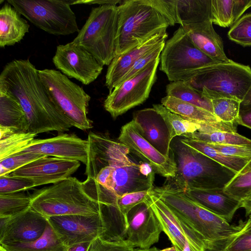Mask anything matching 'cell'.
Instances as JSON below:
<instances>
[{"label":"cell","instance_id":"cell-60","mask_svg":"<svg viewBox=\"0 0 251 251\" xmlns=\"http://www.w3.org/2000/svg\"><path fill=\"white\" fill-rule=\"evenodd\" d=\"M249 218H251V217H249Z\"/></svg>","mask_w":251,"mask_h":251},{"label":"cell","instance_id":"cell-47","mask_svg":"<svg viewBox=\"0 0 251 251\" xmlns=\"http://www.w3.org/2000/svg\"><path fill=\"white\" fill-rule=\"evenodd\" d=\"M207 143L225 154L234 157L251 158V145H228Z\"/></svg>","mask_w":251,"mask_h":251},{"label":"cell","instance_id":"cell-53","mask_svg":"<svg viewBox=\"0 0 251 251\" xmlns=\"http://www.w3.org/2000/svg\"><path fill=\"white\" fill-rule=\"evenodd\" d=\"M92 242L77 243L67 247L66 251H88Z\"/></svg>","mask_w":251,"mask_h":251},{"label":"cell","instance_id":"cell-38","mask_svg":"<svg viewBox=\"0 0 251 251\" xmlns=\"http://www.w3.org/2000/svg\"><path fill=\"white\" fill-rule=\"evenodd\" d=\"M210 21L223 27L235 23L234 0H211Z\"/></svg>","mask_w":251,"mask_h":251},{"label":"cell","instance_id":"cell-54","mask_svg":"<svg viewBox=\"0 0 251 251\" xmlns=\"http://www.w3.org/2000/svg\"><path fill=\"white\" fill-rule=\"evenodd\" d=\"M245 210L246 216L251 217V197L241 202V206Z\"/></svg>","mask_w":251,"mask_h":251},{"label":"cell","instance_id":"cell-28","mask_svg":"<svg viewBox=\"0 0 251 251\" xmlns=\"http://www.w3.org/2000/svg\"><path fill=\"white\" fill-rule=\"evenodd\" d=\"M211 0H175L177 24L181 26L210 21Z\"/></svg>","mask_w":251,"mask_h":251},{"label":"cell","instance_id":"cell-36","mask_svg":"<svg viewBox=\"0 0 251 251\" xmlns=\"http://www.w3.org/2000/svg\"><path fill=\"white\" fill-rule=\"evenodd\" d=\"M31 198L23 192L0 194V218H8L31 207Z\"/></svg>","mask_w":251,"mask_h":251},{"label":"cell","instance_id":"cell-32","mask_svg":"<svg viewBox=\"0 0 251 251\" xmlns=\"http://www.w3.org/2000/svg\"><path fill=\"white\" fill-rule=\"evenodd\" d=\"M166 92L167 96L200 107L214 114L211 100L194 89L187 81L171 82L166 85Z\"/></svg>","mask_w":251,"mask_h":251},{"label":"cell","instance_id":"cell-7","mask_svg":"<svg viewBox=\"0 0 251 251\" xmlns=\"http://www.w3.org/2000/svg\"><path fill=\"white\" fill-rule=\"evenodd\" d=\"M118 23L117 5L95 7L73 42L81 46L103 66L109 65L115 57Z\"/></svg>","mask_w":251,"mask_h":251},{"label":"cell","instance_id":"cell-25","mask_svg":"<svg viewBox=\"0 0 251 251\" xmlns=\"http://www.w3.org/2000/svg\"><path fill=\"white\" fill-rule=\"evenodd\" d=\"M183 193L228 222L231 221L236 211L241 206V201L226 193L224 189H192Z\"/></svg>","mask_w":251,"mask_h":251},{"label":"cell","instance_id":"cell-44","mask_svg":"<svg viewBox=\"0 0 251 251\" xmlns=\"http://www.w3.org/2000/svg\"><path fill=\"white\" fill-rule=\"evenodd\" d=\"M151 190L126 193L117 197L115 207L124 216L134 206L145 201Z\"/></svg>","mask_w":251,"mask_h":251},{"label":"cell","instance_id":"cell-3","mask_svg":"<svg viewBox=\"0 0 251 251\" xmlns=\"http://www.w3.org/2000/svg\"><path fill=\"white\" fill-rule=\"evenodd\" d=\"M151 193L162 200L181 220L204 240L206 246L219 247L239 232L245 221L230 225L224 219L202 207L184 193L165 185L153 187Z\"/></svg>","mask_w":251,"mask_h":251},{"label":"cell","instance_id":"cell-33","mask_svg":"<svg viewBox=\"0 0 251 251\" xmlns=\"http://www.w3.org/2000/svg\"><path fill=\"white\" fill-rule=\"evenodd\" d=\"M152 106L164 120L172 140L186 133L198 131L201 128L200 124L172 112L162 104H154Z\"/></svg>","mask_w":251,"mask_h":251},{"label":"cell","instance_id":"cell-59","mask_svg":"<svg viewBox=\"0 0 251 251\" xmlns=\"http://www.w3.org/2000/svg\"><path fill=\"white\" fill-rule=\"evenodd\" d=\"M0 251H5V250L1 247H0Z\"/></svg>","mask_w":251,"mask_h":251},{"label":"cell","instance_id":"cell-4","mask_svg":"<svg viewBox=\"0 0 251 251\" xmlns=\"http://www.w3.org/2000/svg\"><path fill=\"white\" fill-rule=\"evenodd\" d=\"M31 207L48 218L69 215H99L103 204L85 191L82 182L70 176L34 191Z\"/></svg>","mask_w":251,"mask_h":251},{"label":"cell","instance_id":"cell-24","mask_svg":"<svg viewBox=\"0 0 251 251\" xmlns=\"http://www.w3.org/2000/svg\"><path fill=\"white\" fill-rule=\"evenodd\" d=\"M182 26L193 44L213 60L218 63L232 60L226 56L222 38L214 30L211 21Z\"/></svg>","mask_w":251,"mask_h":251},{"label":"cell","instance_id":"cell-10","mask_svg":"<svg viewBox=\"0 0 251 251\" xmlns=\"http://www.w3.org/2000/svg\"><path fill=\"white\" fill-rule=\"evenodd\" d=\"M36 27L56 36L79 32L75 13L68 0H7Z\"/></svg>","mask_w":251,"mask_h":251},{"label":"cell","instance_id":"cell-22","mask_svg":"<svg viewBox=\"0 0 251 251\" xmlns=\"http://www.w3.org/2000/svg\"><path fill=\"white\" fill-rule=\"evenodd\" d=\"M132 121L144 138L163 155L170 156L173 140L163 118L153 107L135 111Z\"/></svg>","mask_w":251,"mask_h":251},{"label":"cell","instance_id":"cell-49","mask_svg":"<svg viewBox=\"0 0 251 251\" xmlns=\"http://www.w3.org/2000/svg\"><path fill=\"white\" fill-rule=\"evenodd\" d=\"M114 169V167L111 166H107L102 168L98 172L94 179L98 183L107 189Z\"/></svg>","mask_w":251,"mask_h":251},{"label":"cell","instance_id":"cell-55","mask_svg":"<svg viewBox=\"0 0 251 251\" xmlns=\"http://www.w3.org/2000/svg\"><path fill=\"white\" fill-rule=\"evenodd\" d=\"M251 107V87L241 102L240 108Z\"/></svg>","mask_w":251,"mask_h":251},{"label":"cell","instance_id":"cell-12","mask_svg":"<svg viewBox=\"0 0 251 251\" xmlns=\"http://www.w3.org/2000/svg\"><path fill=\"white\" fill-rule=\"evenodd\" d=\"M48 222L67 247L104 238L110 230L109 223L102 211L99 215L53 216L48 218Z\"/></svg>","mask_w":251,"mask_h":251},{"label":"cell","instance_id":"cell-41","mask_svg":"<svg viewBox=\"0 0 251 251\" xmlns=\"http://www.w3.org/2000/svg\"><path fill=\"white\" fill-rule=\"evenodd\" d=\"M217 249L224 251H251V218L245 221L239 232Z\"/></svg>","mask_w":251,"mask_h":251},{"label":"cell","instance_id":"cell-43","mask_svg":"<svg viewBox=\"0 0 251 251\" xmlns=\"http://www.w3.org/2000/svg\"><path fill=\"white\" fill-rule=\"evenodd\" d=\"M36 185L34 180L10 174L0 176V194L23 192Z\"/></svg>","mask_w":251,"mask_h":251},{"label":"cell","instance_id":"cell-29","mask_svg":"<svg viewBox=\"0 0 251 251\" xmlns=\"http://www.w3.org/2000/svg\"><path fill=\"white\" fill-rule=\"evenodd\" d=\"M161 104L172 112L198 123H216L222 122L211 112L176 98L166 96Z\"/></svg>","mask_w":251,"mask_h":251},{"label":"cell","instance_id":"cell-15","mask_svg":"<svg viewBox=\"0 0 251 251\" xmlns=\"http://www.w3.org/2000/svg\"><path fill=\"white\" fill-rule=\"evenodd\" d=\"M118 139L130 151L149 164L155 173L167 178L175 176L176 165L171 154L167 157L158 151L141 136L132 120L122 127Z\"/></svg>","mask_w":251,"mask_h":251},{"label":"cell","instance_id":"cell-17","mask_svg":"<svg viewBox=\"0 0 251 251\" xmlns=\"http://www.w3.org/2000/svg\"><path fill=\"white\" fill-rule=\"evenodd\" d=\"M87 140L88 155L85 174L88 178H95L100 170L105 166L130 160L128 157L129 149L106 135L90 132Z\"/></svg>","mask_w":251,"mask_h":251},{"label":"cell","instance_id":"cell-16","mask_svg":"<svg viewBox=\"0 0 251 251\" xmlns=\"http://www.w3.org/2000/svg\"><path fill=\"white\" fill-rule=\"evenodd\" d=\"M47 223V218L31 207L14 216L0 218V245L35 241L44 233Z\"/></svg>","mask_w":251,"mask_h":251},{"label":"cell","instance_id":"cell-52","mask_svg":"<svg viewBox=\"0 0 251 251\" xmlns=\"http://www.w3.org/2000/svg\"><path fill=\"white\" fill-rule=\"evenodd\" d=\"M69 1L70 5L76 4H98L100 5L105 4L117 5V4H120L122 2V1L120 0H69Z\"/></svg>","mask_w":251,"mask_h":251},{"label":"cell","instance_id":"cell-11","mask_svg":"<svg viewBox=\"0 0 251 251\" xmlns=\"http://www.w3.org/2000/svg\"><path fill=\"white\" fill-rule=\"evenodd\" d=\"M160 57L141 71L118 84L104 101V107L115 119L143 103L148 98L156 79Z\"/></svg>","mask_w":251,"mask_h":251},{"label":"cell","instance_id":"cell-30","mask_svg":"<svg viewBox=\"0 0 251 251\" xmlns=\"http://www.w3.org/2000/svg\"><path fill=\"white\" fill-rule=\"evenodd\" d=\"M5 251H66L67 247L59 239L47 223L43 235L37 240L26 243L0 245Z\"/></svg>","mask_w":251,"mask_h":251},{"label":"cell","instance_id":"cell-45","mask_svg":"<svg viewBox=\"0 0 251 251\" xmlns=\"http://www.w3.org/2000/svg\"><path fill=\"white\" fill-rule=\"evenodd\" d=\"M165 43V42L162 43L155 49L139 59L123 77L120 83L135 75L146 67L150 62L160 57Z\"/></svg>","mask_w":251,"mask_h":251},{"label":"cell","instance_id":"cell-23","mask_svg":"<svg viewBox=\"0 0 251 251\" xmlns=\"http://www.w3.org/2000/svg\"><path fill=\"white\" fill-rule=\"evenodd\" d=\"M167 31L152 36L142 44L116 56L108 65L105 75V85L109 93L121 82L123 77L141 57L165 42Z\"/></svg>","mask_w":251,"mask_h":251},{"label":"cell","instance_id":"cell-6","mask_svg":"<svg viewBox=\"0 0 251 251\" xmlns=\"http://www.w3.org/2000/svg\"><path fill=\"white\" fill-rule=\"evenodd\" d=\"M187 82L210 100L228 98L242 102L251 87V68L232 60L216 63Z\"/></svg>","mask_w":251,"mask_h":251},{"label":"cell","instance_id":"cell-35","mask_svg":"<svg viewBox=\"0 0 251 251\" xmlns=\"http://www.w3.org/2000/svg\"><path fill=\"white\" fill-rule=\"evenodd\" d=\"M184 138L209 143L228 145H251V139L237 132L217 131L210 133L195 131L183 134Z\"/></svg>","mask_w":251,"mask_h":251},{"label":"cell","instance_id":"cell-51","mask_svg":"<svg viewBox=\"0 0 251 251\" xmlns=\"http://www.w3.org/2000/svg\"><path fill=\"white\" fill-rule=\"evenodd\" d=\"M251 7V0H234L235 23Z\"/></svg>","mask_w":251,"mask_h":251},{"label":"cell","instance_id":"cell-39","mask_svg":"<svg viewBox=\"0 0 251 251\" xmlns=\"http://www.w3.org/2000/svg\"><path fill=\"white\" fill-rule=\"evenodd\" d=\"M211 100L213 113L221 121L236 123L240 109V101L228 98L215 99Z\"/></svg>","mask_w":251,"mask_h":251},{"label":"cell","instance_id":"cell-8","mask_svg":"<svg viewBox=\"0 0 251 251\" xmlns=\"http://www.w3.org/2000/svg\"><path fill=\"white\" fill-rule=\"evenodd\" d=\"M216 63L193 44L180 25L165 43L160 56L159 69L171 82L189 81L204 67Z\"/></svg>","mask_w":251,"mask_h":251},{"label":"cell","instance_id":"cell-48","mask_svg":"<svg viewBox=\"0 0 251 251\" xmlns=\"http://www.w3.org/2000/svg\"><path fill=\"white\" fill-rule=\"evenodd\" d=\"M134 249L124 242L110 241L99 237L92 242L88 251H133Z\"/></svg>","mask_w":251,"mask_h":251},{"label":"cell","instance_id":"cell-34","mask_svg":"<svg viewBox=\"0 0 251 251\" xmlns=\"http://www.w3.org/2000/svg\"><path fill=\"white\" fill-rule=\"evenodd\" d=\"M224 191L241 202L251 197V160L236 174Z\"/></svg>","mask_w":251,"mask_h":251},{"label":"cell","instance_id":"cell-42","mask_svg":"<svg viewBox=\"0 0 251 251\" xmlns=\"http://www.w3.org/2000/svg\"><path fill=\"white\" fill-rule=\"evenodd\" d=\"M44 156L29 153H19L0 160V176L7 175L31 162Z\"/></svg>","mask_w":251,"mask_h":251},{"label":"cell","instance_id":"cell-19","mask_svg":"<svg viewBox=\"0 0 251 251\" xmlns=\"http://www.w3.org/2000/svg\"><path fill=\"white\" fill-rule=\"evenodd\" d=\"M80 165L78 161L51 156L35 160L10 174L34 181L36 186L55 183L76 172Z\"/></svg>","mask_w":251,"mask_h":251},{"label":"cell","instance_id":"cell-26","mask_svg":"<svg viewBox=\"0 0 251 251\" xmlns=\"http://www.w3.org/2000/svg\"><path fill=\"white\" fill-rule=\"evenodd\" d=\"M21 14L9 3L0 10V47L13 46L20 42L28 32L29 25Z\"/></svg>","mask_w":251,"mask_h":251},{"label":"cell","instance_id":"cell-21","mask_svg":"<svg viewBox=\"0 0 251 251\" xmlns=\"http://www.w3.org/2000/svg\"><path fill=\"white\" fill-rule=\"evenodd\" d=\"M146 201L156 214L163 231L178 251L183 250L187 240L201 245L204 243L200 235L178 218L159 198L150 193Z\"/></svg>","mask_w":251,"mask_h":251},{"label":"cell","instance_id":"cell-31","mask_svg":"<svg viewBox=\"0 0 251 251\" xmlns=\"http://www.w3.org/2000/svg\"><path fill=\"white\" fill-rule=\"evenodd\" d=\"M182 143L197 150L226 167L238 173L251 160L225 154L213 148L208 143L200 141L181 138Z\"/></svg>","mask_w":251,"mask_h":251},{"label":"cell","instance_id":"cell-14","mask_svg":"<svg viewBox=\"0 0 251 251\" xmlns=\"http://www.w3.org/2000/svg\"><path fill=\"white\" fill-rule=\"evenodd\" d=\"M124 217L123 241L127 246L149 249L158 242L163 229L146 200L132 208Z\"/></svg>","mask_w":251,"mask_h":251},{"label":"cell","instance_id":"cell-2","mask_svg":"<svg viewBox=\"0 0 251 251\" xmlns=\"http://www.w3.org/2000/svg\"><path fill=\"white\" fill-rule=\"evenodd\" d=\"M170 154L176 170L164 185L178 192L224 189L237 173L185 145L180 138L172 141Z\"/></svg>","mask_w":251,"mask_h":251},{"label":"cell","instance_id":"cell-18","mask_svg":"<svg viewBox=\"0 0 251 251\" xmlns=\"http://www.w3.org/2000/svg\"><path fill=\"white\" fill-rule=\"evenodd\" d=\"M24 152L76 160L86 164L88 141L74 134L63 133L49 138L34 139L20 153Z\"/></svg>","mask_w":251,"mask_h":251},{"label":"cell","instance_id":"cell-27","mask_svg":"<svg viewBox=\"0 0 251 251\" xmlns=\"http://www.w3.org/2000/svg\"><path fill=\"white\" fill-rule=\"evenodd\" d=\"M0 126L28 132L25 113L18 100L13 95L0 91Z\"/></svg>","mask_w":251,"mask_h":251},{"label":"cell","instance_id":"cell-9","mask_svg":"<svg viewBox=\"0 0 251 251\" xmlns=\"http://www.w3.org/2000/svg\"><path fill=\"white\" fill-rule=\"evenodd\" d=\"M38 73L52 99L72 126L82 130L92 128L87 116L91 97L83 89L59 71L46 69Z\"/></svg>","mask_w":251,"mask_h":251},{"label":"cell","instance_id":"cell-50","mask_svg":"<svg viewBox=\"0 0 251 251\" xmlns=\"http://www.w3.org/2000/svg\"><path fill=\"white\" fill-rule=\"evenodd\" d=\"M236 123L251 129V107L240 108Z\"/></svg>","mask_w":251,"mask_h":251},{"label":"cell","instance_id":"cell-57","mask_svg":"<svg viewBox=\"0 0 251 251\" xmlns=\"http://www.w3.org/2000/svg\"><path fill=\"white\" fill-rule=\"evenodd\" d=\"M204 251H224L222 249L206 246Z\"/></svg>","mask_w":251,"mask_h":251},{"label":"cell","instance_id":"cell-46","mask_svg":"<svg viewBox=\"0 0 251 251\" xmlns=\"http://www.w3.org/2000/svg\"><path fill=\"white\" fill-rule=\"evenodd\" d=\"M168 21L169 25L177 24L175 0H148Z\"/></svg>","mask_w":251,"mask_h":251},{"label":"cell","instance_id":"cell-56","mask_svg":"<svg viewBox=\"0 0 251 251\" xmlns=\"http://www.w3.org/2000/svg\"><path fill=\"white\" fill-rule=\"evenodd\" d=\"M159 250L155 247L151 248L149 249H140L139 248L134 249L133 251H159Z\"/></svg>","mask_w":251,"mask_h":251},{"label":"cell","instance_id":"cell-20","mask_svg":"<svg viewBox=\"0 0 251 251\" xmlns=\"http://www.w3.org/2000/svg\"><path fill=\"white\" fill-rule=\"evenodd\" d=\"M114 167L107 189L116 197L132 192L151 190L155 172L148 164L129 163Z\"/></svg>","mask_w":251,"mask_h":251},{"label":"cell","instance_id":"cell-40","mask_svg":"<svg viewBox=\"0 0 251 251\" xmlns=\"http://www.w3.org/2000/svg\"><path fill=\"white\" fill-rule=\"evenodd\" d=\"M227 36L244 47L251 46V12L243 15L231 25Z\"/></svg>","mask_w":251,"mask_h":251},{"label":"cell","instance_id":"cell-13","mask_svg":"<svg viewBox=\"0 0 251 251\" xmlns=\"http://www.w3.org/2000/svg\"><path fill=\"white\" fill-rule=\"evenodd\" d=\"M52 62L63 74L84 85L94 81L103 67L92 54L73 41L57 46Z\"/></svg>","mask_w":251,"mask_h":251},{"label":"cell","instance_id":"cell-1","mask_svg":"<svg viewBox=\"0 0 251 251\" xmlns=\"http://www.w3.org/2000/svg\"><path fill=\"white\" fill-rule=\"evenodd\" d=\"M0 91L19 101L27 118L28 132H63L73 126L42 83L37 70L27 59L7 63L0 75Z\"/></svg>","mask_w":251,"mask_h":251},{"label":"cell","instance_id":"cell-37","mask_svg":"<svg viewBox=\"0 0 251 251\" xmlns=\"http://www.w3.org/2000/svg\"><path fill=\"white\" fill-rule=\"evenodd\" d=\"M36 135L18 132L0 139V160L21 152L33 142Z\"/></svg>","mask_w":251,"mask_h":251},{"label":"cell","instance_id":"cell-58","mask_svg":"<svg viewBox=\"0 0 251 251\" xmlns=\"http://www.w3.org/2000/svg\"><path fill=\"white\" fill-rule=\"evenodd\" d=\"M159 251H178L176 247L173 246L172 247L166 248L165 249L159 250Z\"/></svg>","mask_w":251,"mask_h":251},{"label":"cell","instance_id":"cell-5","mask_svg":"<svg viewBox=\"0 0 251 251\" xmlns=\"http://www.w3.org/2000/svg\"><path fill=\"white\" fill-rule=\"evenodd\" d=\"M115 56L167 31L166 19L148 0H126L118 6Z\"/></svg>","mask_w":251,"mask_h":251}]
</instances>
